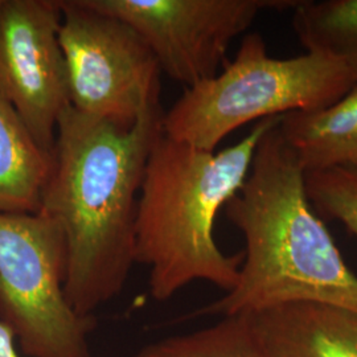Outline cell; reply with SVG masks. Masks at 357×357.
I'll use <instances>...</instances> for the list:
<instances>
[{
  "label": "cell",
  "instance_id": "6da1fadb",
  "mask_svg": "<svg viewBox=\"0 0 357 357\" xmlns=\"http://www.w3.org/2000/svg\"><path fill=\"white\" fill-rule=\"evenodd\" d=\"M163 113L123 126L69 106L59 119L40 213L64 234L65 296L81 317L93 318L121 294L137 264L139 192Z\"/></svg>",
  "mask_w": 357,
  "mask_h": 357
},
{
  "label": "cell",
  "instance_id": "8fae6325",
  "mask_svg": "<svg viewBox=\"0 0 357 357\" xmlns=\"http://www.w3.org/2000/svg\"><path fill=\"white\" fill-rule=\"evenodd\" d=\"M51 167L52 153L38 146L0 96V213H38Z\"/></svg>",
  "mask_w": 357,
  "mask_h": 357
},
{
  "label": "cell",
  "instance_id": "2e32d148",
  "mask_svg": "<svg viewBox=\"0 0 357 357\" xmlns=\"http://www.w3.org/2000/svg\"><path fill=\"white\" fill-rule=\"evenodd\" d=\"M1 1H3V0H0V6H1Z\"/></svg>",
  "mask_w": 357,
  "mask_h": 357
},
{
  "label": "cell",
  "instance_id": "7a4b0ae2",
  "mask_svg": "<svg viewBox=\"0 0 357 357\" xmlns=\"http://www.w3.org/2000/svg\"><path fill=\"white\" fill-rule=\"evenodd\" d=\"M278 126L262 135L224 206L246 243L237 284L202 312L227 318L308 302L357 314V277L310 203L305 169Z\"/></svg>",
  "mask_w": 357,
  "mask_h": 357
},
{
  "label": "cell",
  "instance_id": "277c9868",
  "mask_svg": "<svg viewBox=\"0 0 357 357\" xmlns=\"http://www.w3.org/2000/svg\"><path fill=\"white\" fill-rule=\"evenodd\" d=\"M356 85L344 66L327 56L307 52L271 57L264 38L249 33L216 76L187 88L163 113L162 130L174 141L216 151L229 134L250 122L319 110Z\"/></svg>",
  "mask_w": 357,
  "mask_h": 357
},
{
  "label": "cell",
  "instance_id": "3957f363",
  "mask_svg": "<svg viewBox=\"0 0 357 357\" xmlns=\"http://www.w3.org/2000/svg\"><path fill=\"white\" fill-rule=\"evenodd\" d=\"M282 116L259 121L238 143L205 151L162 134L149 155L142 180L135 262L150 268L153 299L163 302L192 282L229 293L237 284L243 252L224 255L213 236L221 208L249 174L255 147Z\"/></svg>",
  "mask_w": 357,
  "mask_h": 357
},
{
  "label": "cell",
  "instance_id": "5bb4252c",
  "mask_svg": "<svg viewBox=\"0 0 357 357\" xmlns=\"http://www.w3.org/2000/svg\"><path fill=\"white\" fill-rule=\"evenodd\" d=\"M305 183L318 216L337 220L357 237V168L307 171Z\"/></svg>",
  "mask_w": 357,
  "mask_h": 357
},
{
  "label": "cell",
  "instance_id": "ba28073f",
  "mask_svg": "<svg viewBox=\"0 0 357 357\" xmlns=\"http://www.w3.org/2000/svg\"><path fill=\"white\" fill-rule=\"evenodd\" d=\"M60 26L59 0L1 1L0 96L48 153L59 119L70 106Z\"/></svg>",
  "mask_w": 357,
  "mask_h": 357
},
{
  "label": "cell",
  "instance_id": "9c48e42d",
  "mask_svg": "<svg viewBox=\"0 0 357 357\" xmlns=\"http://www.w3.org/2000/svg\"><path fill=\"white\" fill-rule=\"evenodd\" d=\"M248 317L274 357H357L356 312L301 302Z\"/></svg>",
  "mask_w": 357,
  "mask_h": 357
},
{
  "label": "cell",
  "instance_id": "7c38bea8",
  "mask_svg": "<svg viewBox=\"0 0 357 357\" xmlns=\"http://www.w3.org/2000/svg\"><path fill=\"white\" fill-rule=\"evenodd\" d=\"M293 28L307 52L343 65L357 84V0H299Z\"/></svg>",
  "mask_w": 357,
  "mask_h": 357
},
{
  "label": "cell",
  "instance_id": "52a82bcc",
  "mask_svg": "<svg viewBox=\"0 0 357 357\" xmlns=\"http://www.w3.org/2000/svg\"><path fill=\"white\" fill-rule=\"evenodd\" d=\"M132 26L162 73L185 89L216 76L234 38L266 10H294L299 0H85Z\"/></svg>",
  "mask_w": 357,
  "mask_h": 357
},
{
  "label": "cell",
  "instance_id": "4fadbf2b",
  "mask_svg": "<svg viewBox=\"0 0 357 357\" xmlns=\"http://www.w3.org/2000/svg\"><path fill=\"white\" fill-rule=\"evenodd\" d=\"M134 357H274L248 315L221 318L199 331L142 348Z\"/></svg>",
  "mask_w": 357,
  "mask_h": 357
},
{
  "label": "cell",
  "instance_id": "5b68a950",
  "mask_svg": "<svg viewBox=\"0 0 357 357\" xmlns=\"http://www.w3.org/2000/svg\"><path fill=\"white\" fill-rule=\"evenodd\" d=\"M66 246L51 217L0 213V321L32 357H91L94 318L65 296Z\"/></svg>",
  "mask_w": 357,
  "mask_h": 357
},
{
  "label": "cell",
  "instance_id": "30bf717a",
  "mask_svg": "<svg viewBox=\"0 0 357 357\" xmlns=\"http://www.w3.org/2000/svg\"><path fill=\"white\" fill-rule=\"evenodd\" d=\"M278 128L305 172L357 168V85L327 107L283 115Z\"/></svg>",
  "mask_w": 357,
  "mask_h": 357
},
{
  "label": "cell",
  "instance_id": "9a60e30c",
  "mask_svg": "<svg viewBox=\"0 0 357 357\" xmlns=\"http://www.w3.org/2000/svg\"><path fill=\"white\" fill-rule=\"evenodd\" d=\"M13 332L0 321V357H20L13 345Z\"/></svg>",
  "mask_w": 357,
  "mask_h": 357
},
{
  "label": "cell",
  "instance_id": "8992f818",
  "mask_svg": "<svg viewBox=\"0 0 357 357\" xmlns=\"http://www.w3.org/2000/svg\"><path fill=\"white\" fill-rule=\"evenodd\" d=\"M70 106L131 126L160 109V66L141 35L85 0H59Z\"/></svg>",
  "mask_w": 357,
  "mask_h": 357
}]
</instances>
